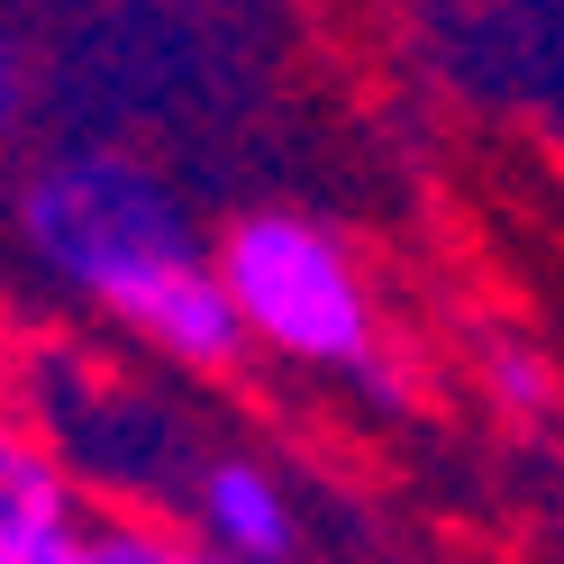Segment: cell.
<instances>
[{
	"mask_svg": "<svg viewBox=\"0 0 564 564\" xmlns=\"http://www.w3.org/2000/svg\"><path fill=\"white\" fill-rule=\"evenodd\" d=\"M19 237L64 292H83L173 373H237L246 319L219 256L192 237L183 192L110 147H64L19 183Z\"/></svg>",
	"mask_w": 564,
	"mask_h": 564,
	"instance_id": "1",
	"label": "cell"
},
{
	"mask_svg": "<svg viewBox=\"0 0 564 564\" xmlns=\"http://www.w3.org/2000/svg\"><path fill=\"white\" fill-rule=\"evenodd\" d=\"M219 273L237 292V319L256 346H273L301 373H373L382 328H373V282L346 256V237L301 219V209H256L219 246Z\"/></svg>",
	"mask_w": 564,
	"mask_h": 564,
	"instance_id": "2",
	"label": "cell"
},
{
	"mask_svg": "<svg viewBox=\"0 0 564 564\" xmlns=\"http://www.w3.org/2000/svg\"><path fill=\"white\" fill-rule=\"evenodd\" d=\"M183 510H192V538L219 546L228 564H292V546H301L292 491L256 455H209L192 474V491H183Z\"/></svg>",
	"mask_w": 564,
	"mask_h": 564,
	"instance_id": "3",
	"label": "cell"
},
{
	"mask_svg": "<svg viewBox=\"0 0 564 564\" xmlns=\"http://www.w3.org/2000/svg\"><path fill=\"white\" fill-rule=\"evenodd\" d=\"M83 538V482L64 446L0 419V564H55Z\"/></svg>",
	"mask_w": 564,
	"mask_h": 564,
	"instance_id": "4",
	"label": "cell"
},
{
	"mask_svg": "<svg viewBox=\"0 0 564 564\" xmlns=\"http://www.w3.org/2000/svg\"><path fill=\"white\" fill-rule=\"evenodd\" d=\"M55 564H228V555L200 546V538H173L164 519L119 510V519H83V538L64 546Z\"/></svg>",
	"mask_w": 564,
	"mask_h": 564,
	"instance_id": "5",
	"label": "cell"
},
{
	"mask_svg": "<svg viewBox=\"0 0 564 564\" xmlns=\"http://www.w3.org/2000/svg\"><path fill=\"white\" fill-rule=\"evenodd\" d=\"M482 392L501 419H519V429H538V419L555 410V356L528 337H491L482 346Z\"/></svg>",
	"mask_w": 564,
	"mask_h": 564,
	"instance_id": "6",
	"label": "cell"
},
{
	"mask_svg": "<svg viewBox=\"0 0 564 564\" xmlns=\"http://www.w3.org/2000/svg\"><path fill=\"white\" fill-rule=\"evenodd\" d=\"M28 119V64H19V46L0 37V147H10V128Z\"/></svg>",
	"mask_w": 564,
	"mask_h": 564,
	"instance_id": "7",
	"label": "cell"
}]
</instances>
